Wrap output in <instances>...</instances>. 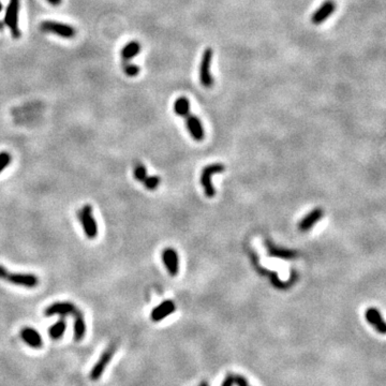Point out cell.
Instances as JSON below:
<instances>
[{
    "mask_svg": "<svg viewBox=\"0 0 386 386\" xmlns=\"http://www.w3.org/2000/svg\"><path fill=\"white\" fill-rule=\"evenodd\" d=\"M79 308L71 302H56L51 304L44 309L45 317H53V315H61L66 318L67 315H73Z\"/></svg>",
    "mask_w": 386,
    "mask_h": 386,
    "instance_id": "8",
    "label": "cell"
},
{
    "mask_svg": "<svg viewBox=\"0 0 386 386\" xmlns=\"http://www.w3.org/2000/svg\"><path fill=\"white\" fill-rule=\"evenodd\" d=\"M67 329V322L66 319L61 317L55 324H53L50 328H48V336L51 337L53 340H59L63 337L64 331Z\"/></svg>",
    "mask_w": 386,
    "mask_h": 386,
    "instance_id": "18",
    "label": "cell"
},
{
    "mask_svg": "<svg viewBox=\"0 0 386 386\" xmlns=\"http://www.w3.org/2000/svg\"><path fill=\"white\" fill-rule=\"evenodd\" d=\"M198 386H209V383L207 381H203V382H201Z\"/></svg>",
    "mask_w": 386,
    "mask_h": 386,
    "instance_id": "28",
    "label": "cell"
},
{
    "mask_svg": "<svg viewBox=\"0 0 386 386\" xmlns=\"http://www.w3.org/2000/svg\"><path fill=\"white\" fill-rule=\"evenodd\" d=\"M174 111L178 116L183 117L190 112V102L186 97H179L174 103Z\"/></svg>",
    "mask_w": 386,
    "mask_h": 386,
    "instance_id": "19",
    "label": "cell"
},
{
    "mask_svg": "<svg viewBox=\"0 0 386 386\" xmlns=\"http://www.w3.org/2000/svg\"><path fill=\"white\" fill-rule=\"evenodd\" d=\"M40 29L45 34L56 35L63 39H72L77 36V29L72 25L52 20H43L40 24Z\"/></svg>",
    "mask_w": 386,
    "mask_h": 386,
    "instance_id": "3",
    "label": "cell"
},
{
    "mask_svg": "<svg viewBox=\"0 0 386 386\" xmlns=\"http://www.w3.org/2000/svg\"><path fill=\"white\" fill-rule=\"evenodd\" d=\"M122 70L129 78H134L140 73V67L131 61H122Z\"/></svg>",
    "mask_w": 386,
    "mask_h": 386,
    "instance_id": "21",
    "label": "cell"
},
{
    "mask_svg": "<svg viewBox=\"0 0 386 386\" xmlns=\"http://www.w3.org/2000/svg\"><path fill=\"white\" fill-rule=\"evenodd\" d=\"M144 186L148 190H156L160 183V177L158 176H147L144 179Z\"/></svg>",
    "mask_w": 386,
    "mask_h": 386,
    "instance_id": "24",
    "label": "cell"
},
{
    "mask_svg": "<svg viewBox=\"0 0 386 386\" xmlns=\"http://www.w3.org/2000/svg\"><path fill=\"white\" fill-rule=\"evenodd\" d=\"M46 1L48 3H51L52 5H55V7H57V5H59L62 2V0H46Z\"/></svg>",
    "mask_w": 386,
    "mask_h": 386,
    "instance_id": "27",
    "label": "cell"
},
{
    "mask_svg": "<svg viewBox=\"0 0 386 386\" xmlns=\"http://www.w3.org/2000/svg\"><path fill=\"white\" fill-rule=\"evenodd\" d=\"M133 176L135 178V181H138L140 183H143L144 179L147 177V168H146L143 164H137L134 167L133 171Z\"/></svg>",
    "mask_w": 386,
    "mask_h": 386,
    "instance_id": "22",
    "label": "cell"
},
{
    "mask_svg": "<svg viewBox=\"0 0 386 386\" xmlns=\"http://www.w3.org/2000/svg\"><path fill=\"white\" fill-rule=\"evenodd\" d=\"M224 168H225L224 165L220 164V163H215V164H210L208 166H206L203 170L202 175H201V183H202V186L204 187L205 193L208 198H213L216 194V190L213 186V183L210 182L211 175L223 172Z\"/></svg>",
    "mask_w": 386,
    "mask_h": 386,
    "instance_id": "7",
    "label": "cell"
},
{
    "mask_svg": "<svg viewBox=\"0 0 386 386\" xmlns=\"http://www.w3.org/2000/svg\"><path fill=\"white\" fill-rule=\"evenodd\" d=\"M184 119H186V124H187V128L189 130V132L191 133L192 138L200 142V141H203L204 139V130H203V126L202 123H201L200 119L192 115L191 113H188L186 115L183 116Z\"/></svg>",
    "mask_w": 386,
    "mask_h": 386,
    "instance_id": "11",
    "label": "cell"
},
{
    "mask_svg": "<svg viewBox=\"0 0 386 386\" xmlns=\"http://www.w3.org/2000/svg\"><path fill=\"white\" fill-rule=\"evenodd\" d=\"M12 161V156L8 151H0V174L7 168Z\"/></svg>",
    "mask_w": 386,
    "mask_h": 386,
    "instance_id": "23",
    "label": "cell"
},
{
    "mask_svg": "<svg viewBox=\"0 0 386 386\" xmlns=\"http://www.w3.org/2000/svg\"><path fill=\"white\" fill-rule=\"evenodd\" d=\"M4 21H0V30H3V27H4Z\"/></svg>",
    "mask_w": 386,
    "mask_h": 386,
    "instance_id": "29",
    "label": "cell"
},
{
    "mask_svg": "<svg viewBox=\"0 0 386 386\" xmlns=\"http://www.w3.org/2000/svg\"><path fill=\"white\" fill-rule=\"evenodd\" d=\"M267 247H268V252L270 255H273V257H279L281 259H293L296 255V252L294 251H291V250H286V249H280V248H277L275 246H273L270 243H267Z\"/></svg>",
    "mask_w": 386,
    "mask_h": 386,
    "instance_id": "20",
    "label": "cell"
},
{
    "mask_svg": "<svg viewBox=\"0 0 386 386\" xmlns=\"http://www.w3.org/2000/svg\"><path fill=\"white\" fill-rule=\"evenodd\" d=\"M213 50L210 47H207L203 53L202 61L200 64V81L205 88H210L214 84L213 77L210 73V64L211 59H213Z\"/></svg>",
    "mask_w": 386,
    "mask_h": 386,
    "instance_id": "6",
    "label": "cell"
},
{
    "mask_svg": "<svg viewBox=\"0 0 386 386\" xmlns=\"http://www.w3.org/2000/svg\"><path fill=\"white\" fill-rule=\"evenodd\" d=\"M3 10V5H2V3L0 2V13H1V11Z\"/></svg>",
    "mask_w": 386,
    "mask_h": 386,
    "instance_id": "30",
    "label": "cell"
},
{
    "mask_svg": "<svg viewBox=\"0 0 386 386\" xmlns=\"http://www.w3.org/2000/svg\"><path fill=\"white\" fill-rule=\"evenodd\" d=\"M73 319H74V340L75 341H81L86 336V322L83 312L81 311L80 309H78L77 311L73 313Z\"/></svg>",
    "mask_w": 386,
    "mask_h": 386,
    "instance_id": "15",
    "label": "cell"
},
{
    "mask_svg": "<svg viewBox=\"0 0 386 386\" xmlns=\"http://www.w3.org/2000/svg\"><path fill=\"white\" fill-rule=\"evenodd\" d=\"M20 2V0H9L4 15V24L9 27L11 35H12L14 39H19L20 37V30L19 27Z\"/></svg>",
    "mask_w": 386,
    "mask_h": 386,
    "instance_id": "5",
    "label": "cell"
},
{
    "mask_svg": "<svg viewBox=\"0 0 386 386\" xmlns=\"http://www.w3.org/2000/svg\"><path fill=\"white\" fill-rule=\"evenodd\" d=\"M0 280L8 282L13 285L25 287V289H35L40 284V280L35 274L31 273H13L0 264Z\"/></svg>",
    "mask_w": 386,
    "mask_h": 386,
    "instance_id": "1",
    "label": "cell"
},
{
    "mask_svg": "<svg viewBox=\"0 0 386 386\" xmlns=\"http://www.w3.org/2000/svg\"><path fill=\"white\" fill-rule=\"evenodd\" d=\"M174 311H175V304L172 301H165L153 309L150 313V319L153 322H160Z\"/></svg>",
    "mask_w": 386,
    "mask_h": 386,
    "instance_id": "13",
    "label": "cell"
},
{
    "mask_svg": "<svg viewBox=\"0 0 386 386\" xmlns=\"http://www.w3.org/2000/svg\"><path fill=\"white\" fill-rule=\"evenodd\" d=\"M336 2L334 0H325L321 7L313 13L311 21L314 25H320L327 20L335 12Z\"/></svg>",
    "mask_w": 386,
    "mask_h": 386,
    "instance_id": "10",
    "label": "cell"
},
{
    "mask_svg": "<svg viewBox=\"0 0 386 386\" xmlns=\"http://www.w3.org/2000/svg\"><path fill=\"white\" fill-rule=\"evenodd\" d=\"M234 384L237 386H250L246 378L243 376H235V374H234Z\"/></svg>",
    "mask_w": 386,
    "mask_h": 386,
    "instance_id": "25",
    "label": "cell"
},
{
    "mask_svg": "<svg viewBox=\"0 0 386 386\" xmlns=\"http://www.w3.org/2000/svg\"><path fill=\"white\" fill-rule=\"evenodd\" d=\"M141 52V44L139 41H130L126 45L122 47V61H131L135 56H138Z\"/></svg>",
    "mask_w": 386,
    "mask_h": 386,
    "instance_id": "17",
    "label": "cell"
},
{
    "mask_svg": "<svg viewBox=\"0 0 386 386\" xmlns=\"http://www.w3.org/2000/svg\"><path fill=\"white\" fill-rule=\"evenodd\" d=\"M116 351H117V345L115 344H111L103 350L100 357L98 358L97 363L90 370L89 378L91 381H98V380L101 379L103 373L105 372V369L108 366V364L111 363L114 355H115Z\"/></svg>",
    "mask_w": 386,
    "mask_h": 386,
    "instance_id": "4",
    "label": "cell"
},
{
    "mask_svg": "<svg viewBox=\"0 0 386 386\" xmlns=\"http://www.w3.org/2000/svg\"><path fill=\"white\" fill-rule=\"evenodd\" d=\"M78 218L83 227L86 237L88 239H95L98 236V223L92 214V206L90 204H85L78 213Z\"/></svg>",
    "mask_w": 386,
    "mask_h": 386,
    "instance_id": "2",
    "label": "cell"
},
{
    "mask_svg": "<svg viewBox=\"0 0 386 386\" xmlns=\"http://www.w3.org/2000/svg\"><path fill=\"white\" fill-rule=\"evenodd\" d=\"M234 385V374H227L221 386H233Z\"/></svg>",
    "mask_w": 386,
    "mask_h": 386,
    "instance_id": "26",
    "label": "cell"
},
{
    "mask_svg": "<svg viewBox=\"0 0 386 386\" xmlns=\"http://www.w3.org/2000/svg\"><path fill=\"white\" fill-rule=\"evenodd\" d=\"M366 320L370 323L380 334L386 333V324L382 319V315L376 308H369L366 311Z\"/></svg>",
    "mask_w": 386,
    "mask_h": 386,
    "instance_id": "14",
    "label": "cell"
},
{
    "mask_svg": "<svg viewBox=\"0 0 386 386\" xmlns=\"http://www.w3.org/2000/svg\"><path fill=\"white\" fill-rule=\"evenodd\" d=\"M162 261L171 276H176L178 274V254L172 248H166L162 252Z\"/></svg>",
    "mask_w": 386,
    "mask_h": 386,
    "instance_id": "12",
    "label": "cell"
},
{
    "mask_svg": "<svg viewBox=\"0 0 386 386\" xmlns=\"http://www.w3.org/2000/svg\"><path fill=\"white\" fill-rule=\"evenodd\" d=\"M323 217V210L317 208L312 210L311 213L308 214L305 218H304L301 222H300V230L301 231H308L311 229V227L317 223V222L322 218Z\"/></svg>",
    "mask_w": 386,
    "mask_h": 386,
    "instance_id": "16",
    "label": "cell"
},
{
    "mask_svg": "<svg viewBox=\"0 0 386 386\" xmlns=\"http://www.w3.org/2000/svg\"><path fill=\"white\" fill-rule=\"evenodd\" d=\"M20 335L21 340H23L27 345L32 347V349H41L43 346L42 337L37 329L29 327V326H25V327L20 329Z\"/></svg>",
    "mask_w": 386,
    "mask_h": 386,
    "instance_id": "9",
    "label": "cell"
}]
</instances>
